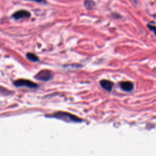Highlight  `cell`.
<instances>
[{
	"label": "cell",
	"instance_id": "6da1fadb",
	"mask_svg": "<svg viewBox=\"0 0 156 156\" xmlns=\"http://www.w3.org/2000/svg\"><path fill=\"white\" fill-rule=\"evenodd\" d=\"M52 118H55L57 119H61V120L67 121V122H74V123H79L82 120L77 117L72 115L67 112H59L54 114L52 116Z\"/></svg>",
	"mask_w": 156,
	"mask_h": 156
},
{
	"label": "cell",
	"instance_id": "7a4b0ae2",
	"mask_svg": "<svg viewBox=\"0 0 156 156\" xmlns=\"http://www.w3.org/2000/svg\"><path fill=\"white\" fill-rule=\"evenodd\" d=\"M14 86L16 87H27L30 88H35L38 86L33 82L26 79H19L14 82Z\"/></svg>",
	"mask_w": 156,
	"mask_h": 156
},
{
	"label": "cell",
	"instance_id": "3957f363",
	"mask_svg": "<svg viewBox=\"0 0 156 156\" xmlns=\"http://www.w3.org/2000/svg\"><path fill=\"white\" fill-rule=\"evenodd\" d=\"M35 77L39 81H48L52 77V73L49 70H42L40 71Z\"/></svg>",
	"mask_w": 156,
	"mask_h": 156
},
{
	"label": "cell",
	"instance_id": "277c9868",
	"mask_svg": "<svg viewBox=\"0 0 156 156\" xmlns=\"http://www.w3.org/2000/svg\"><path fill=\"white\" fill-rule=\"evenodd\" d=\"M31 17V14L29 11L25 10H20L15 12L12 15V17L15 20H20L24 18H29Z\"/></svg>",
	"mask_w": 156,
	"mask_h": 156
},
{
	"label": "cell",
	"instance_id": "5b68a950",
	"mask_svg": "<svg viewBox=\"0 0 156 156\" xmlns=\"http://www.w3.org/2000/svg\"><path fill=\"white\" fill-rule=\"evenodd\" d=\"M120 87L123 90L127 92H129L133 90L134 84H133V82L129 81L122 82L120 83Z\"/></svg>",
	"mask_w": 156,
	"mask_h": 156
},
{
	"label": "cell",
	"instance_id": "8992f818",
	"mask_svg": "<svg viewBox=\"0 0 156 156\" xmlns=\"http://www.w3.org/2000/svg\"><path fill=\"white\" fill-rule=\"evenodd\" d=\"M100 85L106 91L110 92L113 88V83L107 80H102L100 81Z\"/></svg>",
	"mask_w": 156,
	"mask_h": 156
},
{
	"label": "cell",
	"instance_id": "52a82bcc",
	"mask_svg": "<svg viewBox=\"0 0 156 156\" xmlns=\"http://www.w3.org/2000/svg\"><path fill=\"white\" fill-rule=\"evenodd\" d=\"M95 6L93 0H86L84 2V6L87 9H92Z\"/></svg>",
	"mask_w": 156,
	"mask_h": 156
},
{
	"label": "cell",
	"instance_id": "ba28073f",
	"mask_svg": "<svg viewBox=\"0 0 156 156\" xmlns=\"http://www.w3.org/2000/svg\"><path fill=\"white\" fill-rule=\"evenodd\" d=\"M26 57L29 60V61H31L33 62H36L39 61V57L33 53H28L26 55Z\"/></svg>",
	"mask_w": 156,
	"mask_h": 156
},
{
	"label": "cell",
	"instance_id": "9c48e42d",
	"mask_svg": "<svg viewBox=\"0 0 156 156\" xmlns=\"http://www.w3.org/2000/svg\"><path fill=\"white\" fill-rule=\"evenodd\" d=\"M148 28L151 30V31H153L154 33V34L156 35V26H155L151 25V24H149V25H148Z\"/></svg>",
	"mask_w": 156,
	"mask_h": 156
},
{
	"label": "cell",
	"instance_id": "30bf717a",
	"mask_svg": "<svg viewBox=\"0 0 156 156\" xmlns=\"http://www.w3.org/2000/svg\"><path fill=\"white\" fill-rule=\"evenodd\" d=\"M29 1H35L39 3H42L43 2H45V0H29Z\"/></svg>",
	"mask_w": 156,
	"mask_h": 156
},
{
	"label": "cell",
	"instance_id": "8fae6325",
	"mask_svg": "<svg viewBox=\"0 0 156 156\" xmlns=\"http://www.w3.org/2000/svg\"><path fill=\"white\" fill-rule=\"evenodd\" d=\"M133 1L135 4L137 3V0H133Z\"/></svg>",
	"mask_w": 156,
	"mask_h": 156
}]
</instances>
